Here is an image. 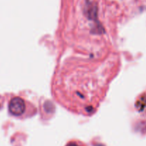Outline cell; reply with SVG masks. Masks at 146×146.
<instances>
[{
    "instance_id": "3",
    "label": "cell",
    "mask_w": 146,
    "mask_h": 146,
    "mask_svg": "<svg viewBox=\"0 0 146 146\" xmlns=\"http://www.w3.org/2000/svg\"><path fill=\"white\" fill-rule=\"evenodd\" d=\"M144 102H145V104H146V96L145 97V99H144Z\"/></svg>"
},
{
    "instance_id": "1",
    "label": "cell",
    "mask_w": 146,
    "mask_h": 146,
    "mask_svg": "<svg viewBox=\"0 0 146 146\" xmlns=\"http://www.w3.org/2000/svg\"><path fill=\"white\" fill-rule=\"evenodd\" d=\"M26 111V103L20 97L11 98L9 103V111L14 116H21Z\"/></svg>"
},
{
    "instance_id": "4",
    "label": "cell",
    "mask_w": 146,
    "mask_h": 146,
    "mask_svg": "<svg viewBox=\"0 0 146 146\" xmlns=\"http://www.w3.org/2000/svg\"><path fill=\"white\" fill-rule=\"evenodd\" d=\"M0 108H1V105H0Z\"/></svg>"
},
{
    "instance_id": "2",
    "label": "cell",
    "mask_w": 146,
    "mask_h": 146,
    "mask_svg": "<svg viewBox=\"0 0 146 146\" xmlns=\"http://www.w3.org/2000/svg\"><path fill=\"white\" fill-rule=\"evenodd\" d=\"M66 146H83V145H80L78 143H76V142H70L68 143Z\"/></svg>"
}]
</instances>
